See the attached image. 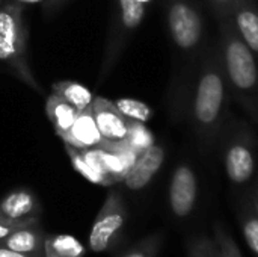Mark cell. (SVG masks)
Instances as JSON below:
<instances>
[{
	"instance_id": "4",
	"label": "cell",
	"mask_w": 258,
	"mask_h": 257,
	"mask_svg": "<svg viewBox=\"0 0 258 257\" xmlns=\"http://www.w3.org/2000/svg\"><path fill=\"white\" fill-rule=\"evenodd\" d=\"M216 151L228 180L233 185L248 183L257 171V127L246 118L231 115L221 133Z\"/></svg>"
},
{
	"instance_id": "31",
	"label": "cell",
	"mask_w": 258,
	"mask_h": 257,
	"mask_svg": "<svg viewBox=\"0 0 258 257\" xmlns=\"http://www.w3.org/2000/svg\"><path fill=\"white\" fill-rule=\"evenodd\" d=\"M136 2H139V3H144V5H147V6H148V5H150V3H153L154 0H136Z\"/></svg>"
},
{
	"instance_id": "33",
	"label": "cell",
	"mask_w": 258,
	"mask_h": 257,
	"mask_svg": "<svg viewBox=\"0 0 258 257\" xmlns=\"http://www.w3.org/2000/svg\"><path fill=\"white\" fill-rule=\"evenodd\" d=\"M0 8H2V0H0Z\"/></svg>"
},
{
	"instance_id": "27",
	"label": "cell",
	"mask_w": 258,
	"mask_h": 257,
	"mask_svg": "<svg viewBox=\"0 0 258 257\" xmlns=\"http://www.w3.org/2000/svg\"><path fill=\"white\" fill-rule=\"evenodd\" d=\"M233 3L234 0H206V5L209 6V11L212 12V17L215 20L228 17Z\"/></svg>"
},
{
	"instance_id": "20",
	"label": "cell",
	"mask_w": 258,
	"mask_h": 257,
	"mask_svg": "<svg viewBox=\"0 0 258 257\" xmlns=\"http://www.w3.org/2000/svg\"><path fill=\"white\" fill-rule=\"evenodd\" d=\"M240 223L246 244L249 245L251 251L258 257V217L246 197L240 209Z\"/></svg>"
},
{
	"instance_id": "30",
	"label": "cell",
	"mask_w": 258,
	"mask_h": 257,
	"mask_svg": "<svg viewBox=\"0 0 258 257\" xmlns=\"http://www.w3.org/2000/svg\"><path fill=\"white\" fill-rule=\"evenodd\" d=\"M17 2H20V3H27V5H33V3H41V2H44V0H17Z\"/></svg>"
},
{
	"instance_id": "3",
	"label": "cell",
	"mask_w": 258,
	"mask_h": 257,
	"mask_svg": "<svg viewBox=\"0 0 258 257\" xmlns=\"http://www.w3.org/2000/svg\"><path fill=\"white\" fill-rule=\"evenodd\" d=\"M218 44L231 98L258 127V61L236 33L228 17L216 20Z\"/></svg>"
},
{
	"instance_id": "14",
	"label": "cell",
	"mask_w": 258,
	"mask_h": 257,
	"mask_svg": "<svg viewBox=\"0 0 258 257\" xmlns=\"http://www.w3.org/2000/svg\"><path fill=\"white\" fill-rule=\"evenodd\" d=\"M21 5L17 2L0 8V36L21 52H26V29L21 18Z\"/></svg>"
},
{
	"instance_id": "15",
	"label": "cell",
	"mask_w": 258,
	"mask_h": 257,
	"mask_svg": "<svg viewBox=\"0 0 258 257\" xmlns=\"http://www.w3.org/2000/svg\"><path fill=\"white\" fill-rule=\"evenodd\" d=\"M45 114H47L48 120L51 121L54 132L62 138L70 132L79 111L73 105H70L67 100H63L62 97H59L57 94L53 92L47 97Z\"/></svg>"
},
{
	"instance_id": "24",
	"label": "cell",
	"mask_w": 258,
	"mask_h": 257,
	"mask_svg": "<svg viewBox=\"0 0 258 257\" xmlns=\"http://www.w3.org/2000/svg\"><path fill=\"white\" fill-rule=\"evenodd\" d=\"M215 242L218 247V257H242L237 244L233 241V238L228 235V232L218 224L215 227Z\"/></svg>"
},
{
	"instance_id": "23",
	"label": "cell",
	"mask_w": 258,
	"mask_h": 257,
	"mask_svg": "<svg viewBox=\"0 0 258 257\" xmlns=\"http://www.w3.org/2000/svg\"><path fill=\"white\" fill-rule=\"evenodd\" d=\"M148 135L150 133L145 130L142 123L128 120V139L127 141L133 151H136L139 155L144 150H147L150 145H153V141Z\"/></svg>"
},
{
	"instance_id": "21",
	"label": "cell",
	"mask_w": 258,
	"mask_h": 257,
	"mask_svg": "<svg viewBox=\"0 0 258 257\" xmlns=\"http://www.w3.org/2000/svg\"><path fill=\"white\" fill-rule=\"evenodd\" d=\"M115 106L118 108V111L128 120L133 121H139V123H145L151 118L153 111L142 101L133 100V98H119L116 101H113Z\"/></svg>"
},
{
	"instance_id": "5",
	"label": "cell",
	"mask_w": 258,
	"mask_h": 257,
	"mask_svg": "<svg viewBox=\"0 0 258 257\" xmlns=\"http://www.w3.org/2000/svg\"><path fill=\"white\" fill-rule=\"evenodd\" d=\"M127 221V208L118 191H109L101 209L98 211L91 232L89 250L92 253L109 251L119 239Z\"/></svg>"
},
{
	"instance_id": "1",
	"label": "cell",
	"mask_w": 258,
	"mask_h": 257,
	"mask_svg": "<svg viewBox=\"0 0 258 257\" xmlns=\"http://www.w3.org/2000/svg\"><path fill=\"white\" fill-rule=\"evenodd\" d=\"M172 52V68L165 103L175 124L186 121L187 106L206 48L212 39L207 32L201 0H162Z\"/></svg>"
},
{
	"instance_id": "10",
	"label": "cell",
	"mask_w": 258,
	"mask_h": 257,
	"mask_svg": "<svg viewBox=\"0 0 258 257\" xmlns=\"http://www.w3.org/2000/svg\"><path fill=\"white\" fill-rule=\"evenodd\" d=\"M228 18L239 38L258 61V0H234Z\"/></svg>"
},
{
	"instance_id": "28",
	"label": "cell",
	"mask_w": 258,
	"mask_h": 257,
	"mask_svg": "<svg viewBox=\"0 0 258 257\" xmlns=\"http://www.w3.org/2000/svg\"><path fill=\"white\" fill-rule=\"evenodd\" d=\"M246 200L249 201V204L252 206V209H254V212L257 214L258 217V177L257 180H255V183L251 186V189L248 191V194H246Z\"/></svg>"
},
{
	"instance_id": "17",
	"label": "cell",
	"mask_w": 258,
	"mask_h": 257,
	"mask_svg": "<svg viewBox=\"0 0 258 257\" xmlns=\"http://www.w3.org/2000/svg\"><path fill=\"white\" fill-rule=\"evenodd\" d=\"M0 61H5L6 64H9L20 76L21 79L29 83L33 89H39V85L35 82V79L32 77V73L27 67L26 62V52H21L18 47H15L14 44L8 42L6 39H3L0 36Z\"/></svg>"
},
{
	"instance_id": "18",
	"label": "cell",
	"mask_w": 258,
	"mask_h": 257,
	"mask_svg": "<svg viewBox=\"0 0 258 257\" xmlns=\"http://www.w3.org/2000/svg\"><path fill=\"white\" fill-rule=\"evenodd\" d=\"M53 92L73 105L77 111H83L91 106L94 97L88 88L73 80H62L53 83Z\"/></svg>"
},
{
	"instance_id": "8",
	"label": "cell",
	"mask_w": 258,
	"mask_h": 257,
	"mask_svg": "<svg viewBox=\"0 0 258 257\" xmlns=\"http://www.w3.org/2000/svg\"><path fill=\"white\" fill-rule=\"evenodd\" d=\"M198 198V177L189 162H180L169 183V206L175 217H189Z\"/></svg>"
},
{
	"instance_id": "32",
	"label": "cell",
	"mask_w": 258,
	"mask_h": 257,
	"mask_svg": "<svg viewBox=\"0 0 258 257\" xmlns=\"http://www.w3.org/2000/svg\"><path fill=\"white\" fill-rule=\"evenodd\" d=\"M50 2H57V0H50Z\"/></svg>"
},
{
	"instance_id": "6",
	"label": "cell",
	"mask_w": 258,
	"mask_h": 257,
	"mask_svg": "<svg viewBox=\"0 0 258 257\" xmlns=\"http://www.w3.org/2000/svg\"><path fill=\"white\" fill-rule=\"evenodd\" d=\"M147 14V5L136 0H116V14L110 27L109 41L106 47L103 74L110 71L113 64L121 56L127 41L141 26Z\"/></svg>"
},
{
	"instance_id": "16",
	"label": "cell",
	"mask_w": 258,
	"mask_h": 257,
	"mask_svg": "<svg viewBox=\"0 0 258 257\" xmlns=\"http://www.w3.org/2000/svg\"><path fill=\"white\" fill-rule=\"evenodd\" d=\"M85 245L73 235H45L44 257H83Z\"/></svg>"
},
{
	"instance_id": "2",
	"label": "cell",
	"mask_w": 258,
	"mask_h": 257,
	"mask_svg": "<svg viewBox=\"0 0 258 257\" xmlns=\"http://www.w3.org/2000/svg\"><path fill=\"white\" fill-rule=\"evenodd\" d=\"M231 94L216 38H212L195 79L186 120L197 148L206 158L213 155L222 130L231 118Z\"/></svg>"
},
{
	"instance_id": "9",
	"label": "cell",
	"mask_w": 258,
	"mask_h": 257,
	"mask_svg": "<svg viewBox=\"0 0 258 257\" xmlns=\"http://www.w3.org/2000/svg\"><path fill=\"white\" fill-rule=\"evenodd\" d=\"M165 147L160 144H153L147 150L138 155L135 164L128 170L124 177V185L130 191H141L144 189L153 177L159 173L165 162Z\"/></svg>"
},
{
	"instance_id": "7",
	"label": "cell",
	"mask_w": 258,
	"mask_h": 257,
	"mask_svg": "<svg viewBox=\"0 0 258 257\" xmlns=\"http://www.w3.org/2000/svg\"><path fill=\"white\" fill-rule=\"evenodd\" d=\"M92 114L103 138L98 148L109 151H121L128 145V118H125L113 101L104 97H95L91 103Z\"/></svg>"
},
{
	"instance_id": "12",
	"label": "cell",
	"mask_w": 258,
	"mask_h": 257,
	"mask_svg": "<svg viewBox=\"0 0 258 257\" xmlns=\"http://www.w3.org/2000/svg\"><path fill=\"white\" fill-rule=\"evenodd\" d=\"M60 139L63 141V144H70L80 150L95 148V147L101 145L103 138L97 127L91 106H88L83 111H79L70 132L65 136H62Z\"/></svg>"
},
{
	"instance_id": "26",
	"label": "cell",
	"mask_w": 258,
	"mask_h": 257,
	"mask_svg": "<svg viewBox=\"0 0 258 257\" xmlns=\"http://www.w3.org/2000/svg\"><path fill=\"white\" fill-rule=\"evenodd\" d=\"M35 223H39V220H29V221H11V220H6L0 215V242L8 238L11 233H14L15 230L21 229V227H26V226H30V224H35Z\"/></svg>"
},
{
	"instance_id": "25",
	"label": "cell",
	"mask_w": 258,
	"mask_h": 257,
	"mask_svg": "<svg viewBox=\"0 0 258 257\" xmlns=\"http://www.w3.org/2000/svg\"><path fill=\"white\" fill-rule=\"evenodd\" d=\"M189 257H218V247L215 239L207 236H200L190 241L187 248Z\"/></svg>"
},
{
	"instance_id": "13",
	"label": "cell",
	"mask_w": 258,
	"mask_h": 257,
	"mask_svg": "<svg viewBox=\"0 0 258 257\" xmlns=\"http://www.w3.org/2000/svg\"><path fill=\"white\" fill-rule=\"evenodd\" d=\"M44 239H45V232L42 230L39 223H35L15 230L8 238H5L0 242V245L18 253L44 257Z\"/></svg>"
},
{
	"instance_id": "11",
	"label": "cell",
	"mask_w": 258,
	"mask_h": 257,
	"mask_svg": "<svg viewBox=\"0 0 258 257\" xmlns=\"http://www.w3.org/2000/svg\"><path fill=\"white\" fill-rule=\"evenodd\" d=\"M41 204L36 195L27 188H18L8 192L0 200V215L11 221L39 220Z\"/></svg>"
},
{
	"instance_id": "22",
	"label": "cell",
	"mask_w": 258,
	"mask_h": 257,
	"mask_svg": "<svg viewBox=\"0 0 258 257\" xmlns=\"http://www.w3.org/2000/svg\"><path fill=\"white\" fill-rule=\"evenodd\" d=\"M162 242H163L162 233H154L138 242L122 257H156L162 247Z\"/></svg>"
},
{
	"instance_id": "19",
	"label": "cell",
	"mask_w": 258,
	"mask_h": 257,
	"mask_svg": "<svg viewBox=\"0 0 258 257\" xmlns=\"http://www.w3.org/2000/svg\"><path fill=\"white\" fill-rule=\"evenodd\" d=\"M65 150H67V153H68V156H70V161H71L73 168H74L82 177H85L86 180H89V182L94 183V185L110 186V183H109L98 171H95V170L89 165V162L85 159V155H83V151H82L80 148H76V147H73V145H70V144H65Z\"/></svg>"
},
{
	"instance_id": "29",
	"label": "cell",
	"mask_w": 258,
	"mask_h": 257,
	"mask_svg": "<svg viewBox=\"0 0 258 257\" xmlns=\"http://www.w3.org/2000/svg\"><path fill=\"white\" fill-rule=\"evenodd\" d=\"M0 257H36V256H30V254L18 253V251L9 250V248H6V247L0 245Z\"/></svg>"
}]
</instances>
